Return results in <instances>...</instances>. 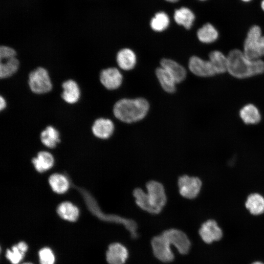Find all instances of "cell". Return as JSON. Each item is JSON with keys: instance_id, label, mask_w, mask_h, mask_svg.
Returning <instances> with one entry per match:
<instances>
[{"instance_id": "obj_5", "label": "cell", "mask_w": 264, "mask_h": 264, "mask_svg": "<svg viewBox=\"0 0 264 264\" xmlns=\"http://www.w3.org/2000/svg\"><path fill=\"white\" fill-rule=\"evenodd\" d=\"M262 36V30L260 26L254 25L250 27L244 40L242 51L248 59L257 60L262 57L260 50Z\"/></svg>"}, {"instance_id": "obj_16", "label": "cell", "mask_w": 264, "mask_h": 264, "mask_svg": "<svg viewBox=\"0 0 264 264\" xmlns=\"http://www.w3.org/2000/svg\"><path fill=\"white\" fill-rule=\"evenodd\" d=\"M196 17L194 12L185 6H182L175 10L173 19L179 26L186 30H190L193 26Z\"/></svg>"}, {"instance_id": "obj_30", "label": "cell", "mask_w": 264, "mask_h": 264, "mask_svg": "<svg viewBox=\"0 0 264 264\" xmlns=\"http://www.w3.org/2000/svg\"><path fill=\"white\" fill-rule=\"evenodd\" d=\"M39 256L41 264H54L55 257L50 248H42L39 252Z\"/></svg>"}, {"instance_id": "obj_8", "label": "cell", "mask_w": 264, "mask_h": 264, "mask_svg": "<svg viewBox=\"0 0 264 264\" xmlns=\"http://www.w3.org/2000/svg\"><path fill=\"white\" fill-rule=\"evenodd\" d=\"M182 255L187 254L191 248V242L187 235L182 231L175 228L165 230L162 233Z\"/></svg>"}, {"instance_id": "obj_4", "label": "cell", "mask_w": 264, "mask_h": 264, "mask_svg": "<svg viewBox=\"0 0 264 264\" xmlns=\"http://www.w3.org/2000/svg\"><path fill=\"white\" fill-rule=\"evenodd\" d=\"M27 82L31 92L38 95L50 92L53 87L48 71L42 66L36 67L29 73Z\"/></svg>"}, {"instance_id": "obj_19", "label": "cell", "mask_w": 264, "mask_h": 264, "mask_svg": "<svg viewBox=\"0 0 264 264\" xmlns=\"http://www.w3.org/2000/svg\"><path fill=\"white\" fill-rule=\"evenodd\" d=\"M40 138L42 143L46 148V151L54 149L60 142V132L52 125L47 126L42 131Z\"/></svg>"}, {"instance_id": "obj_18", "label": "cell", "mask_w": 264, "mask_h": 264, "mask_svg": "<svg viewBox=\"0 0 264 264\" xmlns=\"http://www.w3.org/2000/svg\"><path fill=\"white\" fill-rule=\"evenodd\" d=\"M56 211L61 219L70 222L76 221L80 214L79 208L69 201L61 202L58 205Z\"/></svg>"}, {"instance_id": "obj_38", "label": "cell", "mask_w": 264, "mask_h": 264, "mask_svg": "<svg viewBox=\"0 0 264 264\" xmlns=\"http://www.w3.org/2000/svg\"><path fill=\"white\" fill-rule=\"evenodd\" d=\"M198 1H205L206 0H197Z\"/></svg>"}, {"instance_id": "obj_28", "label": "cell", "mask_w": 264, "mask_h": 264, "mask_svg": "<svg viewBox=\"0 0 264 264\" xmlns=\"http://www.w3.org/2000/svg\"><path fill=\"white\" fill-rule=\"evenodd\" d=\"M155 74L162 88L165 91L173 93L176 91V83L166 70L160 66L156 68Z\"/></svg>"}, {"instance_id": "obj_9", "label": "cell", "mask_w": 264, "mask_h": 264, "mask_svg": "<svg viewBox=\"0 0 264 264\" xmlns=\"http://www.w3.org/2000/svg\"><path fill=\"white\" fill-rule=\"evenodd\" d=\"M188 64L191 72L198 76L207 77L216 74L209 60H203L198 56H194L190 58Z\"/></svg>"}, {"instance_id": "obj_29", "label": "cell", "mask_w": 264, "mask_h": 264, "mask_svg": "<svg viewBox=\"0 0 264 264\" xmlns=\"http://www.w3.org/2000/svg\"><path fill=\"white\" fill-rule=\"evenodd\" d=\"M28 246L23 242H21L12 246L11 250L7 249L6 258L12 264H18L23 258Z\"/></svg>"}, {"instance_id": "obj_22", "label": "cell", "mask_w": 264, "mask_h": 264, "mask_svg": "<svg viewBox=\"0 0 264 264\" xmlns=\"http://www.w3.org/2000/svg\"><path fill=\"white\" fill-rule=\"evenodd\" d=\"M240 116L246 124H258L261 120V115L258 109L253 104H249L243 107L239 112Z\"/></svg>"}, {"instance_id": "obj_6", "label": "cell", "mask_w": 264, "mask_h": 264, "mask_svg": "<svg viewBox=\"0 0 264 264\" xmlns=\"http://www.w3.org/2000/svg\"><path fill=\"white\" fill-rule=\"evenodd\" d=\"M151 245L153 253L158 260L168 263L174 260L175 255L172 250L171 244L162 233L154 237Z\"/></svg>"}, {"instance_id": "obj_37", "label": "cell", "mask_w": 264, "mask_h": 264, "mask_svg": "<svg viewBox=\"0 0 264 264\" xmlns=\"http://www.w3.org/2000/svg\"><path fill=\"white\" fill-rule=\"evenodd\" d=\"M242 0V1H246H246H249L251 0Z\"/></svg>"}, {"instance_id": "obj_27", "label": "cell", "mask_w": 264, "mask_h": 264, "mask_svg": "<svg viewBox=\"0 0 264 264\" xmlns=\"http://www.w3.org/2000/svg\"><path fill=\"white\" fill-rule=\"evenodd\" d=\"M20 61L16 57L0 61V78L5 79L14 75L20 68Z\"/></svg>"}, {"instance_id": "obj_20", "label": "cell", "mask_w": 264, "mask_h": 264, "mask_svg": "<svg viewBox=\"0 0 264 264\" xmlns=\"http://www.w3.org/2000/svg\"><path fill=\"white\" fill-rule=\"evenodd\" d=\"M49 185L52 190L57 194H64L69 189L70 182L64 175L55 173L51 174L48 178Z\"/></svg>"}, {"instance_id": "obj_33", "label": "cell", "mask_w": 264, "mask_h": 264, "mask_svg": "<svg viewBox=\"0 0 264 264\" xmlns=\"http://www.w3.org/2000/svg\"><path fill=\"white\" fill-rule=\"evenodd\" d=\"M260 49L262 56H264V36L262 35L260 40Z\"/></svg>"}, {"instance_id": "obj_15", "label": "cell", "mask_w": 264, "mask_h": 264, "mask_svg": "<svg viewBox=\"0 0 264 264\" xmlns=\"http://www.w3.org/2000/svg\"><path fill=\"white\" fill-rule=\"evenodd\" d=\"M62 99L68 104H74L79 101L81 91L78 83L73 79H68L62 84Z\"/></svg>"}, {"instance_id": "obj_10", "label": "cell", "mask_w": 264, "mask_h": 264, "mask_svg": "<svg viewBox=\"0 0 264 264\" xmlns=\"http://www.w3.org/2000/svg\"><path fill=\"white\" fill-rule=\"evenodd\" d=\"M102 85L109 90L118 88L122 82L123 77L119 70L115 67H109L103 69L99 76Z\"/></svg>"}, {"instance_id": "obj_14", "label": "cell", "mask_w": 264, "mask_h": 264, "mask_svg": "<svg viewBox=\"0 0 264 264\" xmlns=\"http://www.w3.org/2000/svg\"><path fill=\"white\" fill-rule=\"evenodd\" d=\"M31 162L37 172L44 173L52 168L55 159L50 152L43 150L40 151L37 156L32 159Z\"/></svg>"}, {"instance_id": "obj_7", "label": "cell", "mask_w": 264, "mask_h": 264, "mask_svg": "<svg viewBox=\"0 0 264 264\" xmlns=\"http://www.w3.org/2000/svg\"><path fill=\"white\" fill-rule=\"evenodd\" d=\"M178 187L180 194L187 199H194L199 194L202 181L198 177L183 175L178 178Z\"/></svg>"}, {"instance_id": "obj_13", "label": "cell", "mask_w": 264, "mask_h": 264, "mask_svg": "<svg viewBox=\"0 0 264 264\" xmlns=\"http://www.w3.org/2000/svg\"><path fill=\"white\" fill-rule=\"evenodd\" d=\"M199 234L202 240L207 243L219 241L222 236L221 229L213 220H208L201 225Z\"/></svg>"}, {"instance_id": "obj_2", "label": "cell", "mask_w": 264, "mask_h": 264, "mask_svg": "<svg viewBox=\"0 0 264 264\" xmlns=\"http://www.w3.org/2000/svg\"><path fill=\"white\" fill-rule=\"evenodd\" d=\"M227 72L238 79H244L264 72V62L261 59L250 60L243 51L231 50L227 56Z\"/></svg>"}, {"instance_id": "obj_12", "label": "cell", "mask_w": 264, "mask_h": 264, "mask_svg": "<svg viewBox=\"0 0 264 264\" xmlns=\"http://www.w3.org/2000/svg\"><path fill=\"white\" fill-rule=\"evenodd\" d=\"M129 257V251L122 243L110 244L106 252V260L109 264H125Z\"/></svg>"}, {"instance_id": "obj_31", "label": "cell", "mask_w": 264, "mask_h": 264, "mask_svg": "<svg viewBox=\"0 0 264 264\" xmlns=\"http://www.w3.org/2000/svg\"><path fill=\"white\" fill-rule=\"evenodd\" d=\"M16 50L11 46L1 45L0 47V61L17 57Z\"/></svg>"}, {"instance_id": "obj_34", "label": "cell", "mask_w": 264, "mask_h": 264, "mask_svg": "<svg viewBox=\"0 0 264 264\" xmlns=\"http://www.w3.org/2000/svg\"><path fill=\"white\" fill-rule=\"evenodd\" d=\"M164 0L170 3H176L179 1L180 0Z\"/></svg>"}, {"instance_id": "obj_26", "label": "cell", "mask_w": 264, "mask_h": 264, "mask_svg": "<svg viewBox=\"0 0 264 264\" xmlns=\"http://www.w3.org/2000/svg\"><path fill=\"white\" fill-rule=\"evenodd\" d=\"M197 36L200 42L204 44H210L217 40L219 33L212 24L206 23L198 29Z\"/></svg>"}, {"instance_id": "obj_21", "label": "cell", "mask_w": 264, "mask_h": 264, "mask_svg": "<svg viewBox=\"0 0 264 264\" xmlns=\"http://www.w3.org/2000/svg\"><path fill=\"white\" fill-rule=\"evenodd\" d=\"M116 61L118 66L122 69H132L136 62V57L134 52L131 49L125 48L121 49L117 54Z\"/></svg>"}, {"instance_id": "obj_32", "label": "cell", "mask_w": 264, "mask_h": 264, "mask_svg": "<svg viewBox=\"0 0 264 264\" xmlns=\"http://www.w3.org/2000/svg\"><path fill=\"white\" fill-rule=\"evenodd\" d=\"M7 106V103L5 99L2 95H0V110L2 111Z\"/></svg>"}, {"instance_id": "obj_11", "label": "cell", "mask_w": 264, "mask_h": 264, "mask_svg": "<svg viewBox=\"0 0 264 264\" xmlns=\"http://www.w3.org/2000/svg\"><path fill=\"white\" fill-rule=\"evenodd\" d=\"M114 131V125L110 119L103 117L95 119L91 126L93 135L101 140L110 138Z\"/></svg>"}, {"instance_id": "obj_23", "label": "cell", "mask_w": 264, "mask_h": 264, "mask_svg": "<svg viewBox=\"0 0 264 264\" xmlns=\"http://www.w3.org/2000/svg\"><path fill=\"white\" fill-rule=\"evenodd\" d=\"M245 206L253 215H259L264 213V197L259 193H252L247 198Z\"/></svg>"}, {"instance_id": "obj_17", "label": "cell", "mask_w": 264, "mask_h": 264, "mask_svg": "<svg viewBox=\"0 0 264 264\" xmlns=\"http://www.w3.org/2000/svg\"><path fill=\"white\" fill-rule=\"evenodd\" d=\"M161 66L173 77L176 83L182 82L186 77V71L180 64L170 59L163 58L160 61Z\"/></svg>"}, {"instance_id": "obj_1", "label": "cell", "mask_w": 264, "mask_h": 264, "mask_svg": "<svg viewBox=\"0 0 264 264\" xmlns=\"http://www.w3.org/2000/svg\"><path fill=\"white\" fill-rule=\"evenodd\" d=\"M146 187V192L139 188L133 190L135 202L143 210L152 214H158L167 202L164 187L161 183L154 180L148 182Z\"/></svg>"}, {"instance_id": "obj_3", "label": "cell", "mask_w": 264, "mask_h": 264, "mask_svg": "<svg viewBox=\"0 0 264 264\" xmlns=\"http://www.w3.org/2000/svg\"><path fill=\"white\" fill-rule=\"evenodd\" d=\"M149 109V103L143 98H123L115 103L113 112L118 120L125 123H131L143 119Z\"/></svg>"}, {"instance_id": "obj_35", "label": "cell", "mask_w": 264, "mask_h": 264, "mask_svg": "<svg viewBox=\"0 0 264 264\" xmlns=\"http://www.w3.org/2000/svg\"><path fill=\"white\" fill-rule=\"evenodd\" d=\"M261 7L262 9L264 11V0H263L261 2Z\"/></svg>"}, {"instance_id": "obj_25", "label": "cell", "mask_w": 264, "mask_h": 264, "mask_svg": "<svg viewBox=\"0 0 264 264\" xmlns=\"http://www.w3.org/2000/svg\"><path fill=\"white\" fill-rule=\"evenodd\" d=\"M209 60L216 74L227 72V57L221 52L219 50L211 51L209 54Z\"/></svg>"}, {"instance_id": "obj_36", "label": "cell", "mask_w": 264, "mask_h": 264, "mask_svg": "<svg viewBox=\"0 0 264 264\" xmlns=\"http://www.w3.org/2000/svg\"><path fill=\"white\" fill-rule=\"evenodd\" d=\"M252 264H264L260 262H255L252 263Z\"/></svg>"}, {"instance_id": "obj_24", "label": "cell", "mask_w": 264, "mask_h": 264, "mask_svg": "<svg viewBox=\"0 0 264 264\" xmlns=\"http://www.w3.org/2000/svg\"><path fill=\"white\" fill-rule=\"evenodd\" d=\"M171 23V19L164 11L156 13L150 22L151 29L155 32L160 33L166 30Z\"/></svg>"}, {"instance_id": "obj_39", "label": "cell", "mask_w": 264, "mask_h": 264, "mask_svg": "<svg viewBox=\"0 0 264 264\" xmlns=\"http://www.w3.org/2000/svg\"><path fill=\"white\" fill-rule=\"evenodd\" d=\"M23 264H31V263H24Z\"/></svg>"}]
</instances>
